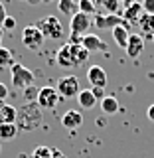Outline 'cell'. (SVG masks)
<instances>
[{
	"label": "cell",
	"instance_id": "33",
	"mask_svg": "<svg viewBox=\"0 0 154 158\" xmlns=\"http://www.w3.org/2000/svg\"><path fill=\"white\" fill-rule=\"evenodd\" d=\"M146 115H148V118H150V121L154 123V105H150V107H148V111H146Z\"/></svg>",
	"mask_w": 154,
	"mask_h": 158
},
{
	"label": "cell",
	"instance_id": "34",
	"mask_svg": "<svg viewBox=\"0 0 154 158\" xmlns=\"http://www.w3.org/2000/svg\"><path fill=\"white\" fill-rule=\"evenodd\" d=\"M132 4H136V0H123V10L128 8V6H132Z\"/></svg>",
	"mask_w": 154,
	"mask_h": 158
},
{
	"label": "cell",
	"instance_id": "29",
	"mask_svg": "<svg viewBox=\"0 0 154 158\" xmlns=\"http://www.w3.org/2000/svg\"><path fill=\"white\" fill-rule=\"evenodd\" d=\"M14 28H16V20L8 16L6 20H4V24H2V30H14Z\"/></svg>",
	"mask_w": 154,
	"mask_h": 158
},
{
	"label": "cell",
	"instance_id": "35",
	"mask_svg": "<svg viewBox=\"0 0 154 158\" xmlns=\"http://www.w3.org/2000/svg\"><path fill=\"white\" fill-rule=\"evenodd\" d=\"M93 2H95V6H101V8H103V6L109 2V0H93Z\"/></svg>",
	"mask_w": 154,
	"mask_h": 158
},
{
	"label": "cell",
	"instance_id": "13",
	"mask_svg": "<svg viewBox=\"0 0 154 158\" xmlns=\"http://www.w3.org/2000/svg\"><path fill=\"white\" fill-rule=\"evenodd\" d=\"M142 52H144V40L138 36V34H131L128 44H127V56L131 59H136Z\"/></svg>",
	"mask_w": 154,
	"mask_h": 158
},
{
	"label": "cell",
	"instance_id": "6",
	"mask_svg": "<svg viewBox=\"0 0 154 158\" xmlns=\"http://www.w3.org/2000/svg\"><path fill=\"white\" fill-rule=\"evenodd\" d=\"M44 34L40 32L38 26H26L22 32V44L26 46L28 49H40L44 46Z\"/></svg>",
	"mask_w": 154,
	"mask_h": 158
},
{
	"label": "cell",
	"instance_id": "23",
	"mask_svg": "<svg viewBox=\"0 0 154 158\" xmlns=\"http://www.w3.org/2000/svg\"><path fill=\"white\" fill-rule=\"evenodd\" d=\"M77 8H79L81 14H87V16H95V10H97V6H95L93 0H79Z\"/></svg>",
	"mask_w": 154,
	"mask_h": 158
},
{
	"label": "cell",
	"instance_id": "9",
	"mask_svg": "<svg viewBox=\"0 0 154 158\" xmlns=\"http://www.w3.org/2000/svg\"><path fill=\"white\" fill-rule=\"evenodd\" d=\"M87 81L91 83V87H101L105 89L107 87V71L103 69L101 65H91L87 69Z\"/></svg>",
	"mask_w": 154,
	"mask_h": 158
},
{
	"label": "cell",
	"instance_id": "26",
	"mask_svg": "<svg viewBox=\"0 0 154 158\" xmlns=\"http://www.w3.org/2000/svg\"><path fill=\"white\" fill-rule=\"evenodd\" d=\"M119 6H121V0H109V2H107L103 8L107 10V14H117Z\"/></svg>",
	"mask_w": 154,
	"mask_h": 158
},
{
	"label": "cell",
	"instance_id": "37",
	"mask_svg": "<svg viewBox=\"0 0 154 158\" xmlns=\"http://www.w3.org/2000/svg\"><path fill=\"white\" fill-rule=\"evenodd\" d=\"M2 38H4V30H2V26H0V48H2Z\"/></svg>",
	"mask_w": 154,
	"mask_h": 158
},
{
	"label": "cell",
	"instance_id": "39",
	"mask_svg": "<svg viewBox=\"0 0 154 158\" xmlns=\"http://www.w3.org/2000/svg\"><path fill=\"white\" fill-rule=\"evenodd\" d=\"M4 107V101H0V109H2Z\"/></svg>",
	"mask_w": 154,
	"mask_h": 158
},
{
	"label": "cell",
	"instance_id": "15",
	"mask_svg": "<svg viewBox=\"0 0 154 158\" xmlns=\"http://www.w3.org/2000/svg\"><path fill=\"white\" fill-rule=\"evenodd\" d=\"M18 109L12 105H4L0 109V125H16Z\"/></svg>",
	"mask_w": 154,
	"mask_h": 158
},
{
	"label": "cell",
	"instance_id": "18",
	"mask_svg": "<svg viewBox=\"0 0 154 158\" xmlns=\"http://www.w3.org/2000/svg\"><path fill=\"white\" fill-rule=\"evenodd\" d=\"M138 28L146 36H154V14H142L138 20Z\"/></svg>",
	"mask_w": 154,
	"mask_h": 158
},
{
	"label": "cell",
	"instance_id": "27",
	"mask_svg": "<svg viewBox=\"0 0 154 158\" xmlns=\"http://www.w3.org/2000/svg\"><path fill=\"white\" fill-rule=\"evenodd\" d=\"M140 6H142V12L144 14H154V0H144Z\"/></svg>",
	"mask_w": 154,
	"mask_h": 158
},
{
	"label": "cell",
	"instance_id": "28",
	"mask_svg": "<svg viewBox=\"0 0 154 158\" xmlns=\"http://www.w3.org/2000/svg\"><path fill=\"white\" fill-rule=\"evenodd\" d=\"M91 93L95 95V99H97V101H99V99L103 101V99L107 97V95H105V89H101V87H91Z\"/></svg>",
	"mask_w": 154,
	"mask_h": 158
},
{
	"label": "cell",
	"instance_id": "2",
	"mask_svg": "<svg viewBox=\"0 0 154 158\" xmlns=\"http://www.w3.org/2000/svg\"><path fill=\"white\" fill-rule=\"evenodd\" d=\"M10 75H12V85L16 89H28L34 85V73L22 63H12L10 65Z\"/></svg>",
	"mask_w": 154,
	"mask_h": 158
},
{
	"label": "cell",
	"instance_id": "31",
	"mask_svg": "<svg viewBox=\"0 0 154 158\" xmlns=\"http://www.w3.org/2000/svg\"><path fill=\"white\" fill-rule=\"evenodd\" d=\"M6 97H8V87L4 83H0V101H4Z\"/></svg>",
	"mask_w": 154,
	"mask_h": 158
},
{
	"label": "cell",
	"instance_id": "1",
	"mask_svg": "<svg viewBox=\"0 0 154 158\" xmlns=\"http://www.w3.org/2000/svg\"><path fill=\"white\" fill-rule=\"evenodd\" d=\"M16 127L22 131H34L42 125V109L38 107L36 101H26L22 109H18V118Z\"/></svg>",
	"mask_w": 154,
	"mask_h": 158
},
{
	"label": "cell",
	"instance_id": "10",
	"mask_svg": "<svg viewBox=\"0 0 154 158\" xmlns=\"http://www.w3.org/2000/svg\"><path fill=\"white\" fill-rule=\"evenodd\" d=\"M81 46L87 49L89 53H95V52H107V44L103 42L99 36H95V34H85V36L81 38Z\"/></svg>",
	"mask_w": 154,
	"mask_h": 158
},
{
	"label": "cell",
	"instance_id": "4",
	"mask_svg": "<svg viewBox=\"0 0 154 158\" xmlns=\"http://www.w3.org/2000/svg\"><path fill=\"white\" fill-rule=\"evenodd\" d=\"M57 93L63 99H73L75 95L81 93V87H79V79L75 75H65L57 79Z\"/></svg>",
	"mask_w": 154,
	"mask_h": 158
},
{
	"label": "cell",
	"instance_id": "12",
	"mask_svg": "<svg viewBox=\"0 0 154 158\" xmlns=\"http://www.w3.org/2000/svg\"><path fill=\"white\" fill-rule=\"evenodd\" d=\"M57 63L61 67H73L75 65V53H73V44H65L63 48H59V52H57Z\"/></svg>",
	"mask_w": 154,
	"mask_h": 158
},
{
	"label": "cell",
	"instance_id": "16",
	"mask_svg": "<svg viewBox=\"0 0 154 158\" xmlns=\"http://www.w3.org/2000/svg\"><path fill=\"white\" fill-rule=\"evenodd\" d=\"M113 38H115V42H117L119 48L127 49L128 38H131V30H128V26H117L115 30H113Z\"/></svg>",
	"mask_w": 154,
	"mask_h": 158
},
{
	"label": "cell",
	"instance_id": "11",
	"mask_svg": "<svg viewBox=\"0 0 154 158\" xmlns=\"http://www.w3.org/2000/svg\"><path fill=\"white\" fill-rule=\"evenodd\" d=\"M83 125V115L81 111H75V109H69V111L63 113L61 117V127L67 128V131H75Z\"/></svg>",
	"mask_w": 154,
	"mask_h": 158
},
{
	"label": "cell",
	"instance_id": "8",
	"mask_svg": "<svg viewBox=\"0 0 154 158\" xmlns=\"http://www.w3.org/2000/svg\"><path fill=\"white\" fill-rule=\"evenodd\" d=\"M91 26V16L87 14H81L77 12L75 16H71V22H69V28H71V36L73 38H83L85 32Z\"/></svg>",
	"mask_w": 154,
	"mask_h": 158
},
{
	"label": "cell",
	"instance_id": "21",
	"mask_svg": "<svg viewBox=\"0 0 154 158\" xmlns=\"http://www.w3.org/2000/svg\"><path fill=\"white\" fill-rule=\"evenodd\" d=\"M20 128L16 125H0V140H12Z\"/></svg>",
	"mask_w": 154,
	"mask_h": 158
},
{
	"label": "cell",
	"instance_id": "20",
	"mask_svg": "<svg viewBox=\"0 0 154 158\" xmlns=\"http://www.w3.org/2000/svg\"><path fill=\"white\" fill-rule=\"evenodd\" d=\"M57 8H59V12H61L63 16H75L79 12L75 0H57Z\"/></svg>",
	"mask_w": 154,
	"mask_h": 158
},
{
	"label": "cell",
	"instance_id": "40",
	"mask_svg": "<svg viewBox=\"0 0 154 158\" xmlns=\"http://www.w3.org/2000/svg\"><path fill=\"white\" fill-rule=\"evenodd\" d=\"M22 2H28V0H22Z\"/></svg>",
	"mask_w": 154,
	"mask_h": 158
},
{
	"label": "cell",
	"instance_id": "30",
	"mask_svg": "<svg viewBox=\"0 0 154 158\" xmlns=\"http://www.w3.org/2000/svg\"><path fill=\"white\" fill-rule=\"evenodd\" d=\"M8 18V14H6V8H4V4L0 2V26L4 24V20Z\"/></svg>",
	"mask_w": 154,
	"mask_h": 158
},
{
	"label": "cell",
	"instance_id": "7",
	"mask_svg": "<svg viewBox=\"0 0 154 158\" xmlns=\"http://www.w3.org/2000/svg\"><path fill=\"white\" fill-rule=\"evenodd\" d=\"M36 103H38V107L42 109H53L59 103V93H57V89H53V87H42L38 91V97H36Z\"/></svg>",
	"mask_w": 154,
	"mask_h": 158
},
{
	"label": "cell",
	"instance_id": "17",
	"mask_svg": "<svg viewBox=\"0 0 154 158\" xmlns=\"http://www.w3.org/2000/svg\"><path fill=\"white\" fill-rule=\"evenodd\" d=\"M77 101H79V107L81 109H93L97 105V99L91 93V89H83V91L77 95Z\"/></svg>",
	"mask_w": 154,
	"mask_h": 158
},
{
	"label": "cell",
	"instance_id": "19",
	"mask_svg": "<svg viewBox=\"0 0 154 158\" xmlns=\"http://www.w3.org/2000/svg\"><path fill=\"white\" fill-rule=\"evenodd\" d=\"M119 109H121V107H119V101L113 95H107L101 101V111L105 113V115H117Z\"/></svg>",
	"mask_w": 154,
	"mask_h": 158
},
{
	"label": "cell",
	"instance_id": "5",
	"mask_svg": "<svg viewBox=\"0 0 154 158\" xmlns=\"http://www.w3.org/2000/svg\"><path fill=\"white\" fill-rule=\"evenodd\" d=\"M93 24H95V28H99V30H115L117 26H128L123 16H119V14H107V12L95 14Z\"/></svg>",
	"mask_w": 154,
	"mask_h": 158
},
{
	"label": "cell",
	"instance_id": "41",
	"mask_svg": "<svg viewBox=\"0 0 154 158\" xmlns=\"http://www.w3.org/2000/svg\"><path fill=\"white\" fill-rule=\"evenodd\" d=\"M152 40H154V36H152Z\"/></svg>",
	"mask_w": 154,
	"mask_h": 158
},
{
	"label": "cell",
	"instance_id": "38",
	"mask_svg": "<svg viewBox=\"0 0 154 158\" xmlns=\"http://www.w3.org/2000/svg\"><path fill=\"white\" fill-rule=\"evenodd\" d=\"M42 2H46V4H48V2H57V0H42Z\"/></svg>",
	"mask_w": 154,
	"mask_h": 158
},
{
	"label": "cell",
	"instance_id": "32",
	"mask_svg": "<svg viewBox=\"0 0 154 158\" xmlns=\"http://www.w3.org/2000/svg\"><path fill=\"white\" fill-rule=\"evenodd\" d=\"M52 158H65L61 150H57V148H52Z\"/></svg>",
	"mask_w": 154,
	"mask_h": 158
},
{
	"label": "cell",
	"instance_id": "25",
	"mask_svg": "<svg viewBox=\"0 0 154 158\" xmlns=\"http://www.w3.org/2000/svg\"><path fill=\"white\" fill-rule=\"evenodd\" d=\"M30 158H52V148L49 146H36Z\"/></svg>",
	"mask_w": 154,
	"mask_h": 158
},
{
	"label": "cell",
	"instance_id": "14",
	"mask_svg": "<svg viewBox=\"0 0 154 158\" xmlns=\"http://www.w3.org/2000/svg\"><path fill=\"white\" fill-rule=\"evenodd\" d=\"M142 14H144V12H142V6L138 2L123 10V18H125V22L128 24V26H131V24H138V20H140Z\"/></svg>",
	"mask_w": 154,
	"mask_h": 158
},
{
	"label": "cell",
	"instance_id": "22",
	"mask_svg": "<svg viewBox=\"0 0 154 158\" xmlns=\"http://www.w3.org/2000/svg\"><path fill=\"white\" fill-rule=\"evenodd\" d=\"M73 53H75V65H81V63H85L87 57H89V52L81 46V44H73Z\"/></svg>",
	"mask_w": 154,
	"mask_h": 158
},
{
	"label": "cell",
	"instance_id": "36",
	"mask_svg": "<svg viewBox=\"0 0 154 158\" xmlns=\"http://www.w3.org/2000/svg\"><path fill=\"white\" fill-rule=\"evenodd\" d=\"M28 4H32V6H38V4H42V0H28Z\"/></svg>",
	"mask_w": 154,
	"mask_h": 158
},
{
	"label": "cell",
	"instance_id": "3",
	"mask_svg": "<svg viewBox=\"0 0 154 158\" xmlns=\"http://www.w3.org/2000/svg\"><path fill=\"white\" fill-rule=\"evenodd\" d=\"M36 26L40 28V32L44 34V38H48V40H59L63 34H65L63 32V24L59 22V18H56V16L42 18Z\"/></svg>",
	"mask_w": 154,
	"mask_h": 158
},
{
	"label": "cell",
	"instance_id": "24",
	"mask_svg": "<svg viewBox=\"0 0 154 158\" xmlns=\"http://www.w3.org/2000/svg\"><path fill=\"white\" fill-rule=\"evenodd\" d=\"M12 63V52L8 48H0V67H8Z\"/></svg>",
	"mask_w": 154,
	"mask_h": 158
}]
</instances>
